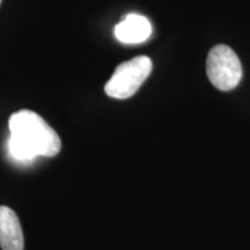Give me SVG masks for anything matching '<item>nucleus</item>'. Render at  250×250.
<instances>
[{
    "label": "nucleus",
    "mask_w": 250,
    "mask_h": 250,
    "mask_svg": "<svg viewBox=\"0 0 250 250\" xmlns=\"http://www.w3.org/2000/svg\"><path fill=\"white\" fill-rule=\"evenodd\" d=\"M0 2H1V0H0Z\"/></svg>",
    "instance_id": "6"
},
{
    "label": "nucleus",
    "mask_w": 250,
    "mask_h": 250,
    "mask_svg": "<svg viewBox=\"0 0 250 250\" xmlns=\"http://www.w3.org/2000/svg\"><path fill=\"white\" fill-rule=\"evenodd\" d=\"M0 247L2 250H23L24 239L20 220L8 206H0Z\"/></svg>",
    "instance_id": "4"
},
{
    "label": "nucleus",
    "mask_w": 250,
    "mask_h": 250,
    "mask_svg": "<svg viewBox=\"0 0 250 250\" xmlns=\"http://www.w3.org/2000/svg\"><path fill=\"white\" fill-rule=\"evenodd\" d=\"M8 152L14 160L33 161L37 156L57 155L62 148L58 133L36 112L20 110L9 117Z\"/></svg>",
    "instance_id": "1"
},
{
    "label": "nucleus",
    "mask_w": 250,
    "mask_h": 250,
    "mask_svg": "<svg viewBox=\"0 0 250 250\" xmlns=\"http://www.w3.org/2000/svg\"><path fill=\"white\" fill-rule=\"evenodd\" d=\"M152 71V61L147 56H139L118 65L105 83L104 90L112 99H129L140 88Z\"/></svg>",
    "instance_id": "2"
},
{
    "label": "nucleus",
    "mask_w": 250,
    "mask_h": 250,
    "mask_svg": "<svg viewBox=\"0 0 250 250\" xmlns=\"http://www.w3.org/2000/svg\"><path fill=\"white\" fill-rule=\"evenodd\" d=\"M152 33L149 21L139 14H129L115 28V36L125 44L145 42Z\"/></svg>",
    "instance_id": "5"
},
{
    "label": "nucleus",
    "mask_w": 250,
    "mask_h": 250,
    "mask_svg": "<svg viewBox=\"0 0 250 250\" xmlns=\"http://www.w3.org/2000/svg\"><path fill=\"white\" fill-rule=\"evenodd\" d=\"M206 71L212 85L224 92L235 88L242 78L239 57L225 44H219L211 50L206 61Z\"/></svg>",
    "instance_id": "3"
}]
</instances>
